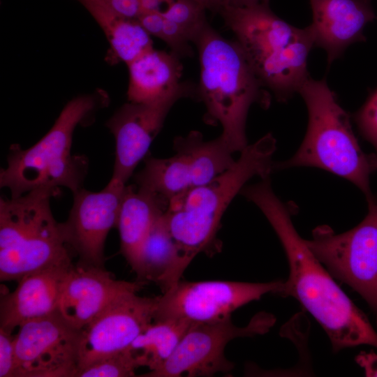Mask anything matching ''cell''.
<instances>
[{
  "label": "cell",
  "instance_id": "6da1fadb",
  "mask_svg": "<svg viewBox=\"0 0 377 377\" xmlns=\"http://www.w3.org/2000/svg\"><path fill=\"white\" fill-rule=\"evenodd\" d=\"M242 193L263 213L286 255L289 275L279 295L293 297L301 304L325 330L334 352L360 345L377 348V332L368 318L300 236L290 209L273 191L269 178L244 187Z\"/></svg>",
  "mask_w": 377,
  "mask_h": 377
},
{
  "label": "cell",
  "instance_id": "7a4b0ae2",
  "mask_svg": "<svg viewBox=\"0 0 377 377\" xmlns=\"http://www.w3.org/2000/svg\"><path fill=\"white\" fill-rule=\"evenodd\" d=\"M200 64L196 98L205 106V121L220 124L221 136L234 152L248 145L246 122L250 107L270 105L271 96L237 42L220 35L207 22L193 38Z\"/></svg>",
  "mask_w": 377,
  "mask_h": 377
},
{
  "label": "cell",
  "instance_id": "3957f363",
  "mask_svg": "<svg viewBox=\"0 0 377 377\" xmlns=\"http://www.w3.org/2000/svg\"><path fill=\"white\" fill-rule=\"evenodd\" d=\"M219 14L258 79L278 101L300 91L310 77L307 59L315 45L309 27L298 29L286 22L269 4L227 6Z\"/></svg>",
  "mask_w": 377,
  "mask_h": 377
},
{
  "label": "cell",
  "instance_id": "277c9868",
  "mask_svg": "<svg viewBox=\"0 0 377 377\" xmlns=\"http://www.w3.org/2000/svg\"><path fill=\"white\" fill-rule=\"evenodd\" d=\"M275 149L276 140L267 133L248 145L227 170L169 201L165 213L166 223L190 260L215 243L223 214L245 184L255 176L269 177L274 170Z\"/></svg>",
  "mask_w": 377,
  "mask_h": 377
},
{
  "label": "cell",
  "instance_id": "5b68a950",
  "mask_svg": "<svg viewBox=\"0 0 377 377\" xmlns=\"http://www.w3.org/2000/svg\"><path fill=\"white\" fill-rule=\"evenodd\" d=\"M299 92L308 110L306 132L295 155L274 163V169L320 168L354 184L367 201L373 199L369 179L377 170V154H367L361 149L349 114L339 104L325 79L309 77Z\"/></svg>",
  "mask_w": 377,
  "mask_h": 377
},
{
  "label": "cell",
  "instance_id": "8992f818",
  "mask_svg": "<svg viewBox=\"0 0 377 377\" xmlns=\"http://www.w3.org/2000/svg\"><path fill=\"white\" fill-rule=\"evenodd\" d=\"M101 98L95 94L73 98L36 144L25 149L11 145L7 166L0 172L1 188H8L10 198L38 188L64 186L73 193L83 188L89 161L84 155L71 154L73 135L78 125L104 105Z\"/></svg>",
  "mask_w": 377,
  "mask_h": 377
},
{
  "label": "cell",
  "instance_id": "52a82bcc",
  "mask_svg": "<svg viewBox=\"0 0 377 377\" xmlns=\"http://www.w3.org/2000/svg\"><path fill=\"white\" fill-rule=\"evenodd\" d=\"M59 188H38L0 199V279L18 281L45 267L71 261L72 251L50 199Z\"/></svg>",
  "mask_w": 377,
  "mask_h": 377
},
{
  "label": "cell",
  "instance_id": "ba28073f",
  "mask_svg": "<svg viewBox=\"0 0 377 377\" xmlns=\"http://www.w3.org/2000/svg\"><path fill=\"white\" fill-rule=\"evenodd\" d=\"M355 228L340 234L316 227L306 244L330 274L356 291L377 316V200Z\"/></svg>",
  "mask_w": 377,
  "mask_h": 377
},
{
  "label": "cell",
  "instance_id": "9c48e42d",
  "mask_svg": "<svg viewBox=\"0 0 377 377\" xmlns=\"http://www.w3.org/2000/svg\"><path fill=\"white\" fill-rule=\"evenodd\" d=\"M175 154L166 158L147 156L144 168L135 175V184L168 202L188 190L204 185L230 168L234 152L223 138L206 141L193 131L174 140Z\"/></svg>",
  "mask_w": 377,
  "mask_h": 377
},
{
  "label": "cell",
  "instance_id": "30bf717a",
  "mask_svg": "<svg viewBox=\"0 0 377 377\" xmlns=\"http://www.w3.org/2000/svg\"><path fill=\"white\" fill-rule=\"evenodd\" d=\"M275 322L272 314L260 312L244 327L233 324L231 317L192 323L169 359L157 370L140 376H212L228 372L233 369L234 364L225 356L227 344L236 338L264 334Z\"/></svg>",
  "mask_w": 377,
  "mask_h": 377
},
{
  "label": "cell",
  "instance_id": "8fae6325",
  "mask_svg": "<svg viewBox=\"0 0 377 377\" xmlns=\"http://www.w3.org/2000/svg\"><path fill=\"white\" fill-rule=\"evenodd\" d=\"M283 280L266 283L182 279L158 296L154 320L179 319L207 323L231 317L238 308L267 293L279 295Z\"/></svg>",
  "mask_w": 377,
  "mask_h": 377
},
{
  "label": "cell",
  "instance_id": "7c38bea8",
  "mask_svg": "<svg viewBox=\"0 0 377 377\" xmlns=\"http://www.w3.org/2000/svg\"><path fill=\"white\" fill-rule=\"evenodd\" d=\"M14 337L17 377H75L82 330L58 311L27 321Z\"/></svg>",
  "mask_w": 377,
  "mask_h": 377
},
{
  "label": "cell",
  "instance_id": "4fadbf2b",
  "mask_svg": "<svg viewBox=\"0 0 377 377\" xmlns=\"http://www.w3.org/2000/svg\"><path fill=\"white\" fill-rule=\"evenodd\" d=\"M196 91L194 84L182 82L174 91L159 101H129L114 113L106 122L115 140L112 178L126 183L138 163L147 156L173 105L183 98H196Z\"/></svg>",
  "mask_w": 377,
  "mask_h": 377
},
{
  "label": "cell",
  "instance_id": "5bb4252c",
  "mask_svg": "<svg viewBox=\"0 0 377 377\" xmlns=\"http://www.w3.org/2000/svg\"><path fill=\"white\" fill-rule=\"evenodd\" d=\"M126 184L111 178L100 191L82 188L73 193L67 220L60 223L65 241L79 262L104 267V248L110 230L117 227Z\"/></svg>",
  "mask_w": 377,
  "mask_h": 377
},
{
  "label": "cell",
  "instance_id": "9a60e30c",
  "mask_svg": "<svg viewBox=\"0 0 377 377\" xmlns=\"http://www.w3.org/2000/svg\"><path fill=\"white\" fill-rule=\"evenodd\" d=\"M158 296L126 293L82 329L79 369L128 348L154 320Z\"/></svg>",
  "mask_w": 377,
  "mask_h": 377
},
{
  "label": "cell",
  "instance_id": "2e32d148",
  "mask_svg": "<svg viewBox=\"0 0 377 377\" xmlns=\"http://www.w3.org/2000/svg\"><path fill=\"white\" fill-rule=\"evenodd\" d=\"M145 283L118 280L104 267L78 263L66 274L57 311L70 324L82 330L117 298L138 292Z\"/></svg>",
  "mask_w": 377,
  "mask_h": 377
},
{
  "label": "cell",
  "instance_id": "e0dca14e",
  "mask_svg": "<svg viewBox=\"0 0 377 377\" xmlns=\"http://www.w3.org/2000/svg\"><path fill=\"white\" fill-rule=\"evenodd\" d=\"M68 261L27 274L1 297L0 328L13 333L24 323L58 310L62 286L72 266Z\"/></svg>",
  "mask_w": 377,
  "mask_h": 377
},
{
  "label": "cell",
  "instance_id": "ac0fdd59",
  "mask_svg": "<svg viewBox=\"0 0 377 377\" xmlns=\"http://www.w3.org/2000/svg\"><path fill=\"white\" fill-rule=\"evenodd\" d=\"M310 4L309 27L315 46L325 50L328 64L351 44L364 41V29L375 19L370 0H310Z\"/></svg>",
  "mask_w": 377,
  "mask_h": 377
},
{
  "label": "cell",
  "instance_id": "d6986e66",
  "mask_svg": "<svg viewBox=\"0 0 377 377\" xmlns=\"http://www.w3.org/2000/svg\"><path fill=\"white\" fill-rule=\"evenodd\" d=\"M168 202L160 195L136 184L126 186L117 228L121 252L133 270L152 226L166 212Z\"/></svg>",
  "mask_w": 377,
  "mask_h": 377
},
{
  "label": "cell",
  "instance_id": "ffe728a7",
  "mask_svg": "<svg viewBox=\"0 0 377 377\" xmlns=\"http://www.w3.org/2000/svg\"><path fill=\"white\" fill-rule=\"evenodd\" d=\"M165 213L152 226L133 270L138 281L154 282L162 293L181 280L191 262L172 235Z\"/></svg>",
  "mask_w": 377,
  "mask_h": 377
},
{
  "label": "cell",
  "instance_id": "44dd1931",
  "mask_svg": "<svg viewBox=\"0 0 377 377\" xmlns=\"http://www.w3.org/2000/svg\"><path fill=\"white\" fill-rule=\"evenodd\" d=\"M180 58L173 52L153 48L128 64V101L152 103L174 91L182 82Z\"/></svg>",
  "mask_w": 377,
  "mask_h": 377
},
{
  "label": "cell",
  "instance_id": "7402d4cb",
  "mask_svg": "<svg viewBox=\"0 0 377 377\" xmlns=\"http://www.w3.org/2000/svg\"><path fill=\"white\" fill-rule=\"evenodd\" d=\"M103 30L110 45L107 60L128 65L154 48L151 36L137 19L125 17L97 0H76Z\"/></svg>",
  "mask_w": 377,
  "mask_h": 377
},
{
  "label": "cell",
  "instance_id": "603a6c76",
  "mask_svg": "<svg viewBox=\"0 0 377 377\" xmlns=\"http://www.w3.org/2000/svg\"><path fill=\"white\" fill-rule=\"evenodd\" d=\"M192 323L179 319L152 321L132 342L136 353L149 371L159 369L172 355Z\"/></svg>",
  "mask_w": 377,
  "mask_h": 377
},
{
  "label": "cell",
  "instance_id": "cb8c5ba5",
  "mask_svg": "<svg viewBox=\"0 0 377 377\" xmlns=\"http://www.w3.org/2000/svg\"><path fill=\"white\" fill-rule=\"evenodd\" d=\"M141 367V360L128 348L78 370L75 377H131Z\"/></svg>",
  "mask_w": 377,
  "mask_h": 377
},
{
  "label": "cell",
  "instance_id": "d4e9b609",
  "mask_svg": "<svg viewBox=\"0 0 377 377\" xmlns=\"http://www.w3.org/2000/svg\"><path fill=\"white\" fill-rule=\"evenodd\" d=\"M205 9L195 0H168L163 17L182 27L192 42L195 35L207 23Z\"/></svg>",
  "mask_w": 377,
  "mask_h": 377
},
{
  "label": "cell",
  "instance_id": "484cf974",
  "mask_svg": "<svg viewBox=\"0 0 377 377\" xmlns=\"http://www.w3.org/2000/svg\"><path fill=\"white\" fill-rule=\"evenodd\" d=\"M156 38L163 40L179 57L193 56L190 36L178 24L165 17Z\"/></svg>",
  "mask_w": 377,
  "mask_h": 377
},
{
  "label": "cell",
  "instance_id": "4316f807",
  "mask_svg": "<svg viewBox=\"0 0 377 377\" xmlns=\"http://www.w3.org/2000/svg\"><path fill=\"white\" fill-rule=\"evenodd\" d=\"M354 119L361 135L374 147L377 154V89L355 114Z\"/></svg>",
  "mask_w": 377,
  "mask_h": 377
},
{
  "label": "cell",
  "instance_id": "83f0119b",
  "mask_svg": "<svg viewBox=\"0 0 377 377\" xmlns=\"http://www.w3.org/2000/svg\"><path fill=\"white\" fill-rule=\"evenodd\" d=\"M13 333L0 328V377H17V361Z\"/></svg>",
  "mask_w": 377,
  "mask_h": 377
},
{
  "label": "cell",
  "instance_id": "f1b7e54d",
  "mask_svg": "<svg viewBox=\"0 0 377 377\" xmlns=\"http://www.w3.org/2000/svg\"><path fill=\"white\" fill-rule=\"evenodd\" d=\"M110 6L121 15L133 19H138L141 15L138 0H97Z\"/></svg>",
  "mask_w": 377,
  "mask_h": 377
},
{
  "label": "cell",
  "instance_id": "f546056e",
  "mask_svg": "<svg viewBox=\"0 0 377 377\" xmlns=\"http://www.w3.org/2000/svg\"><path fill=\"white\" fill-rule=\"evenodd\" d=\"M355 361L364 369L366 376L377 377V354L363 351L355 357Z\"/></svg>",
  "mask_w": 377,
  "mask_h": 377
},
{
  "label": "cell",
  "instance_id": "4dcf8cb0",
  "mask_svg": "<svg viewBox=\"0 0 377 377\" xmlns=\"http://www.w3.org/2000/svg\"><path fill=\"white\" fill-rule=\"evenodd\" d=\"M141 14L148 13H162L168 3V0H138Z\"/></svg>",
  "mask_w": 377,
  "mask_h": 377
},
{
  "label": "cell",
  "instance_id": "1f68e13d",
  "mask_svg": "<svg viewBox=\"0 0 377 377\" xmlns=\"http://www.w3.org/2000/svg\"><path fill=\"white\" fill-rule=\"evenodd\" d=\"M205 10H211L214 13H219L221 10L226 5L227 0H195Z\"/></svg>",
  "mask_w": 377,
  "mask_h": 377
},
{
  "label": "cell",
  "instance_id": "d6a6232c",
  "mask_svg": "<svg viewBox=\"0 0 377 377\" xmlns=\"http://www.w3.org/2000/svg\"><path fill=\"white\" fill-rule=\"evenodd\" d=\"M259 4H269V0H227L225 6L245 7Z\"/></svg>",
  "mask_w": 377,
  "mask_h": 377
}]
</instances>
